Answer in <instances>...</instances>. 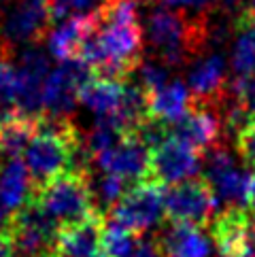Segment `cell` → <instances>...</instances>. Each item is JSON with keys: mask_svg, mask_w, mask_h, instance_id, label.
I'll use <instances>...</instances> for the list:
<instances>
[{"mask_svg": "<svg viewBox=\"0 0 255 257\" xmlns=\"http://www.w3.org/2000/svg\"><path fill=\"white\" fill-rule=\"evenodd\" d=\"M153 5L189 17H206L213 13V0H153Z\"/></svg>", "mask_w": 255, "mask_h": 257, "instance_id": "24", "label": "cell"}, {"mask_svg": "<svg viewBox=\"0 0 255 257\" xmlns=\"http://www.w3.org/2000/svg\"><path fill=\"white\" fill-rule=\"evenodd\" d=\"M139 3H151L153 5V0H139Z\"/></svg>", "mask_w": 255, "mask_h": 257, "instance_id": "32", "label": "cell"}, {"mask_svg": "<svg viewBox=\"0 0 255 257\" xmlns=\"http://www.w3.org/2000/svg\"><path fill=\"white\" fill-rule=\"evenodd\" d=\"M149 155L151 151L139 141V136L125 134L113 149L100 153L94 162L104 174L119 177L134 187L149 177Z\"/></svg>", "mask_w": 255, "mask_h": 257, "instance_id": "10", "label": "cell"}, {"mask_svg": "<svg viewBox=\"0 0 255 257\" xmlns=\"http://www.w3.org/2000/svg\"><path fill=\"white\" fill-rule=\"evenodd\" d=\"M141 244V234L106 221L102 238V255L106 257H132L136 246Z\"/></svg>", "mask_w": 255, "mask_h": 257, "instance_id": "23", "label": "cell"}, {"mask_svg": "<svg viewBox=\"0 0 255 257\" xmlns=\"http://www.w3.org/2000/svg\"><path fill=\"white\" fill-rule=\"evenodd\" d=\"M202 179L215 191L217 202L230 206H242L249 194V174L236 166L234 155L225 145H215L204 153Z\"/></svg>", "mask_w": 255, "mask_h": 257, "instance_id": "7", "label": "cell"}, {"mask_svg": "<svg viewBox=\"0 0 255 257\" xmlns=\"http://www.w3.org/2000/svg\"><path fill=\"white\" fill-rule=\"evenodd\" d=\"M79 83L62 66L53 68L45 83V113L56 117H68L75 113L79 102Z\"/></svg>", "mask_w": 255, "mask_h": 257, "instance_id": "17", "label": "cell"}, {"mask_svg": "<svg viewBox=\"0 0 255 257\" xmlns=\"http://www.w3.org/2000/svg\"><path fill=\"white\" fill-rule=\"evenodd\" d=\"M208 24H211V15L189 17L156 7L147 17L145 36L149 41L153 58L172 70L198 62L202 53L211 49Z\"/></svg>", "mask_w": 255, "mask_h": 257, "instance_id": "1", "label": "cell"}, {"mask_svg": "<svg viewBox=\"0 0 255 257\" xmlns=\"http://www.w3.org/2000/svg\"><path fill=\"white\" fill-rule=\"evenodd\" d=\"M34 191L32 174L22 160H11L0 168V213L15 215L30 202Z\"/></svg>", "mask_w": 255, "mask_h": 257, "instance_id": "14", "label": "cell"}, {"mask_svg": "<svg viewBox=\"0 0 255 257\" xmlns=\"http://www.w3.org/2000/svg\"><path fill=\"white\" fill-rule=\"evenodd\" d=\"M162 257H208L211 242L202 234V227L170 223L156 238Z\"/></svg>", "mask_w": 255, "mask_h": 257, "instance_id": "15", "label": "cell"}, {"mask_svg": "<svg viewBox=\"0 0 255 257\" xmlns=\"http://www.w3.org/2000/svg\"><path fill=\"white\" fill-rule=\"evenodd\" d=\"M113 0H49L53 24H62L72 17H96Z\"/></svg>", "mask_w": 255, "mask_h": 257, "instance_id": "22", "label": "cell"}, {"mask_svg": "<svg viewBox=\"0 0 255 257\" xmlns=\"http://www.w3.org/2000/svg\"><path fill=\"white\" fill-rule=\"evenodd\" d=\"M164 191L166 189L158 183L143 181L128 191L113 208H108L106 219L115 225L143 234L164 215Z\"/></svg>", "mask_w": 255, "mask_h": 257, "instance_id": "6", "label": "cell"}, {"mask_svg": "<svg viewBox=\"0 0 255 257\" xmlns=\"http://www.w3.org/2000/svg\"><path fill=\"white\" fill-rule=\"evenodd\" d=\"M123 98V83L119 81L94 79L79 91V102H83L98 119L113 117L121 106Z\"/></svg>", "mask_w": 255, "mask_h": 257, "instance_id": "19", "label": "cell"}, {"mask_svg": "<svg viewBox=\"0 0 255 257\" xmlns=\"http://www.w3.org/2000/svg\"><path fill=\"white\" fill-rule=\"evenodd\" d=\"M56 28L49 0H20L0 22V34L13 47H36Z\"/></svg>", "mask_w": 255, "mask_h": 257, "instance_id": "5", "label": "cell"}, {"mask_svg": "<svg viewBox=\"0 0 255 257\" xmlns=\"http://www.w3.org/2000/svg\"><path fill=\"white\" fill-rule=\"evenodd\" d=\"M130 189H132V185L130 183H125L123 179L113 177V174H104V177L100 179V183H98V198L102 200L106 206L113 208Z\"/></svg>", "mask_w": 255, "mask_h": 257, "instance_id": "25", "label": "cell"}, {"mask_svg": "<svg viewBox=\"0 0 255 257\" xmlns=\"http://www.w3.org/2000/svg\"><path fill=\"white\" fill-rule=\"evenodd\" d=\"M20 0H0V22L5 20V15L9 13V9H13Z\"/></svg>", "mask_w": 255, "mask_h": 257, "instance_id": "31", "label": "cell"}, {"mask_svg": "<svg viewBox=\"0 0 255 257\" xmlns=\"http://www.w3.org/2000/svg\"><path fill=\"white\" fill-rule=\"evenodd\" d=\"M247 204L255 213V170L249 174V194H247Z\"/></svg>", "mask_w": 255, "mask_h": 257, "instance_id": "30", "label": "cell"}, {"mask_svg": "<svg viewBox=\"0 0 255 257\" xmlns=\"http://www.w3.org/2000/svg\"><path fill=\"white\" fill-rule=\"evenodd\" d=\"M191 108V91L183 81H170L168 85L149 94V117L175 123Z\"/></svg>", "mask_w": 255, "mask_h": 257, "instance_id": "18", "label": "cell"}, {"mask_svg": "<svg viewBox=\"0 0 255 257\" xmlns=\"http://www.w3.org/2000/svg\"><path fill=\"white\" fill-rule=\"evenodd\" d=\"M215 191L202 177L187 179L164 191V215L170 223L202 227L213 221Z\"/></svg>", "mask_w": 255, "mask_h": 257, "instance_id": "4", "label": "cell"}, {"mask_svg": "<svg viewBox=\"0 0 255 257\" xmlns=\"http://www.w3.org/2000/svg\"><path fill=\"white\" fill-rule=\"evenodd\" d=\"M200 168V153L191 147L168 139L149 155V177L147 181L158 183L162 187H172L177 183L194 179Z\"/></svg>", "mask_w": 255, "mask_h": 257, "instance_id": "9", "label": "cell"}, {"mask_svg": "<svg viewBox=\"0 0 255 257\" xmlns=\"http://www.w3.org/2000/svg\"><path fill=\"white\" fill-rule=\"evenodd\" d=\"M255 221L242 206H230L211 221V238L223 257H244Z\"/></svg>", "mask_w": 255, "mask_h": 257, "instance_id": "13", "label": "cell"}, {"mask_svg": "<svg viewBox=\"0 0 255 257\" xmlns=\"http://www.w3.org/2000/svg\"><path fill=\"white\" fill-rule=\"evenodd\" d=\"M236 39L232 45V70L234 75H255V24L236 17Z\"/></svg>", "mask_w": 255, "mask_h": 257, "instance_id": "21", "label": "cell"}, {"mask_svg": "<svg viewBox=\"0 0 255 257\" xmlns=\"http://www.w3.org/2000/svg\"><path fill=\"white\" fill-rule=\"evenodd\" d=\"M32 204H36L47 217H51L60 227L77 223L87 215L100 210L94 202V187L89 181V170H66L51 181L34 187Z\"/></svg>", "mask_w": 255, "mask_h": 257, "instance_id": "2", "label": "cell"}, {"mask_svg": "<svg viewBox=\"0 0 255 257\" xmlns=\"http://www.w3.org/2000/svg\"><path fill=\"white\" fill-rule=\"evenodd\" d=\"M51 257H64V255L62 253H56V255H51Z\"/></svg>", "mask_w": 255, "mask_h": 257, "instance_id": "33", "label": "cell"}, {"mask_svg": "<svg viewBox=\"0 0 255 257\" xmlns=\"http://www.w3.org/2000/svg\"><path fill=\"white\" fill-rule=\"evenodd\" d=\"M221 134V115L215 108L202 104H191V108L179 121L170 123V139L191 147L198 153H206L215 145H219Z\"/></svg>", "mask_w": 255, "mask_h": 257, "instance_id": "11", "label": "cell"}, {"mask_svg": "<svg viewBox=\"0 0 255 257\" xmlns=\"http://www.w3.org/2000/svg\"><path fill=\"white\" fill-rule=\"evenodd\" d=\"M106 215L102 210L87 215L77 223L62 225L58 234V253L64 257H96L102 253Z\"/></svg>", "mask_w": 255, "mask_h": 257, "instance_id": "12", "label": "cell"}, {"mask_svg": "<svg viewBox=\"0 0 255 257\" xmlns=\"http://www.w3.org/2000/svg\"><path fill=\"white\" fill-rule=\"evenodd\" d=\"M17 106L22 117L39 119L45 113V83L51 75L49 56L39 47H26L17 60Z\"/></svg>", "mask_w": 255, "mask_h": 257, "instance_id": "8", "label": "cell"}, {"mask_svg": "<svg viewBox=\"0 0 255 257\" xmlns=\"http://www.w3.org/2000/svg\"><path fill=\"white\" fill-rule=\"evenodd\" d=\"M9 217L0 213V257H11V240H9Z\"/></svg>", "mask_w": 255, "mask_h": 257, "instance_id": "28", "label": "cell"}, {"mask_svg": "<svg viewBox=\"0 0 255 257\" xmlns=\"http://www.w3.org/2000/svg\"><path fill=\"white\" fill-rule=\"evenodd\" d=\"M132 257H162L158 240H141V244L136 246Z\"/></svg>", "mask_w": 255, "mask_h": 257, "instance_id": "29", "label": "cell"}, {"mask_svg": "<svg viewBox=\"0 0 255 257\" xmlns=\"http://www.w3.org/2000/svg\"><path fill=\"white\" fill-rule=\"evenodd\" d=\"M92 30H94V17H72V20L58 24L47 39L49 53L60 62L79 58L81 47H83V43Z\"/></svg>", "mask_w": 255, "mask_h": 257, "instance_id": "16", "label": "cell"}, {"mask_svg": "<svg viewBox=\"0 0 255 257\" xmlns=\"http://www.w3.org/2000/svg\"><path fill=\"white\" fill-rule=\"evenodd\" d=\"M60 225L43 210L28 202L9 217L11 257H51L58 253Z\"/></svg>", "mask_w": 255, "mask_h": 257, "instance_id": "3", "label": "cell"}, {"mask_svg": "<svg viewBox=\"0 0 255 257\" xmlns=\"http://www.w3.org/2000/svg\"><path fill=\"white\" fill-rule=\"evenodd\" d=\"M0 98L17 100V68L11 62H0Z\"/></svg>", "mask_w": 255, "mask_h": 257, "instance_id": "27", "label": "cell"}, {"mask_svg": "<svg viewBox=\"0 0 255 257\" xmlns=\"http://www.w3.org/2000/svg\"><path fill=\"white\" fill-rule=\"evenodd\" d=\"M36 136V119L17 117L11 123L0 127V168L11 160H20L28 145Z\"/></svg>", "mask_w": 255, "mask_h": 257, "instance_id": "20", "label": "cell"}, {"mask_svg": "<svg viewBox=\"0 0 255 257\" xmlns=\"http://www.w3.org/2000/svg\"><path fill=\"white\" fill-rule=\"evenodd\" d=\"M236 151L247 166H255V121L234 141Z\"/></svg>", "mask_w": 255, "mask_h": 257, "instance_id": "26", "label": "cell"}]
</instances>
